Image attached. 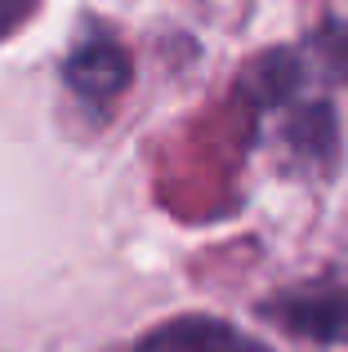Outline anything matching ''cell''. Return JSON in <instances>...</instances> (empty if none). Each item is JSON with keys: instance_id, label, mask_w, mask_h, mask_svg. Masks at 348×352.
<instances>
[{"instance_id": "obj_1", "label": "cell", "mask_w": 348, "mask_h": 352, "mask_svg": "<svg viewBox=\"0 0 348 352\" xmlns=\"http://www.w3.org/2000/svg\"><path fill=\"white\" fill-rule=\"evenodd\" d=\"M259 317L308 344L348 348V281L290 285L259 303Z\"/></svg>"}, {"instance_id": "obj_2", "label": "cell", "mask_w": 348, "mask_h": 352, "mask_svg": "<svg viewBox=\"0 0 348 352\" xmlns=\"http://www.w3.org/2000/svg\"><path fill=\"white\" fill-rule=\"evenodd\" d=\"M63 80L85 107L103 112L121 98V89L130 85V54L103 27H89L76 45H72L67 63H63Z\"/></svg>"}, {"instance_id": "obj_3", "label": "cell", "mask_w": 348, "mask_h": 352, "mask_svg": "<svg viewBox=\"0 0 348 352\" xmlns=\"http://www.w3.org/2000/svg\"><path fill=\"white\" fill-rule=\"evenodd\" d=\"M134 352H268V348L219 317H174L166 326H157L148 339H139Z\"/></svg>"}, {"instance_id": "obj_4", "label": "cell", "mask_w": 348, "mask_h": 352, "mask_svg": "<svg viewBox=\"0 0 348 352\" xmlns=\"http://www.w3.org/2000/svg\"><path fill=\"white\" fill-rule=\"evenodd\" d=\"M41 9V0H0V41H9L14 32H23L27 18Z\"/></svg>"}]
</instances>
